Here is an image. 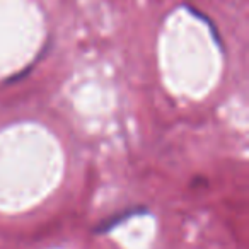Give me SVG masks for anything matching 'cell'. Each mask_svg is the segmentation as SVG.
<instances>
[{
	"label": "cell",
	"instance_id": "1",
	"mask_svg": "<svg viewBox=\"0 0 249 249\" xmlns=\"http://www.w3.org/2000/svg\"><path fill=\"white\" fill-rule=\"evenodd\" d=\"M139 212H142V208H135V210H132V212H123L121 215H116V217H111L109 220H106V222H103V224L97 227V232H104V231H109L113 225H116L118 222H121V220H124V218H128V217H132L133 213H139Z\"/></svg>",
	"mask_w": 249,
	"mask_h": 249
}]
</instances>
